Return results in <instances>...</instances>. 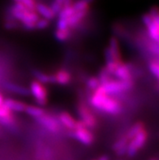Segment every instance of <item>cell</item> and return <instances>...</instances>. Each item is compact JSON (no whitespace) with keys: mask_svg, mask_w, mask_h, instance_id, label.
Returning a JSON list of instances; mask_svg holds the SVG:
<instances>
[{"mask_svg":"<svg viewBox=\"0 0 159 160\" xmlns=\"http://www.w3.org/2000/svg\"><path fill=\"white\" fill-rule=\"evenodd\" d=\"M73 138L81 143L86 145V146L91 145L94 141V136H93V132L87 128L75 129L73 131Z\"/></svg>","mask_w":159,"mask_h":160,"instance_id":"obj_9","label":"cell"},{"mask_svg":"<svg viewBox=\"0 0 159 160\" xmlns=\"http://www.w3.org/2000/svg\"><path fill=\"white\" fill-rule=\"evenodd\" d=\"M151 160H156V159H154V158H153V159H151Z\"/></svg>","mask_w":159,"mask_h":160,"instance_id":"obj_38","label":"cell"},{"mask_svg":"<svg viewBox=\"0 0 159 160\" xmlns=\"http://www.w3.org/2000/svg\"><path fill=\"white\" fill-rule=\"evenodd\" d=\"M37 120L41 125H42L46 129H47L51 132L55 133V132H58L60 129L59 122L55 118L53 117L52 116L45 114L42 117L37 119Z\"/></svg>","mask_w":159,"mask_h":160,"instance_id":"obj_8","label":"cell"},{"mask_svg":"<svg viewBox=\"0 0 159 160\" xmlns=\"http://www.w3.org/2000/svg\"><path fill=\"white\" fill-rule=\"evenodd\" d=\"M33 75L36 78V81L43 84V85L47 83H55L54 74H47V73H45L42 71L35 70L33 72Z\"/></svg>","mask_w":159,"mask_h":160,"instance_id":"obj_17","label":"cell"},{"mask_svg":"<svg viewBox=\"0 0 159 160\" xmlns=\"http://www.w3.org/2000/svg\"><path fill=\"white\" fill-rule=\"evenodd\" d=\"M86 85H87V87L89 88V89L94 91V90H96V89H97L100 85H101V84H100V81H99L97 77H89V79L87 80Z\"/></svg>","mask_w":159,"mask_h":160,"instance_id":"obj_27","label":"cell"},{"mask_svg":"<svg viewBox=\"0 0 159 160\" xmlns=\"http://www.w3.org/2000/svg\"><path fill=\"white\" fill-rule=\"evenodd\" d=\"M149 69L152 75L154 77H156L157 79L159 78V63L158 60L157 59H153V60L149 63Z\"/></svg>","mask_w":159,"mask_h":160,"instance_id":"obj_24","label":"cell"},{"mask_svg":"<svg viewBox=\"0 0 159 160\" xmlns=\"http://www.w3.org/2000/svg\"><path fill=\"white\" fill-rule=\"evenodd\" d=\"M111 75L110 73L107 72V69L105 68H103L101 69V71L99 72V75H98V80L100 81V84L101 85H104L105 83L108 82L110 80H111Z\"/></svg>","mask_w":159,"mask_h":160,"instance_id":"obj_26","label":"cell"},{"mask_svg":"<svg viewBox=\"0 0 159 160\" xmlns=\"http://www.w3.org/2000/svg\"><path fill=\"white\" fill-rule=\"evenodd\" d=\"M24 112H26L28 116H31V117L35 118L36 120L37 119H38V118L42 117L43 115L46 114V112H45V110L43 109V108L32 105H27Z\"/></svg>","mask_w":159,"mask_h":160,"instance_id":"obj_19","label":"cell"},{"mask_svg":"<svg viewBox=\"0 0 159 160\" xmlns=\"http://www.w3.org/2000/svg\"><path fill=\"white\" fill-rule=\"evenodd\" d=\"M54 36H55V38L59 42H65L70 37V31H69V29H67V30L57 29L55 33H54Z\"/></svg>","mask_w":159,"mask_h":160,"instance_id":"obj_25","label":"cell"},{"mask_svg":"<svg viewBox=\"0 0 159 160\" xmlns=\"http://www.w3.org/2000/svg\"><path fill=\"white\" fill-rule=\"evenodd\" d=\"M28 89L37 103L41 106L47 105L48 102V91L43 84L33 81L31 82L30 87Z\"/></svg>","mask_w":159,"mask_h":160,"instance_id":"obj_3","label":"cell"},{"mask_svg":"<svg viewBox=\"0 0 159 160\" xmlns=\"http://www.w3.org/2000/svg\"><path fill=\"white\" fill-rule=\"evenodd\" d=\"M132 65L123 62L116 68L113 76L119 81H132Z\"/></svg>","mask_w":159,"mask_h":160,"instance_id":"obj_7","label":"cell"},{"mask_svg":"<svg viewBox=\"0 0 159 160\" xmlns=\"http://www.w3.org/2000/svg\"><path fill=\"white\" fill-rule=\"evenodd\" d=\"M57 28H58V29H60V30H67V29H69L68 24H67V20L58 19V22H57Z\"/></svg>","mask_w":159,"mask_h":160,"instance_id":"obj_31","label":"cell"},{"mask_svg":"<svg viewBox=\"0 0 159 160\" xmlns=\"http://www.w3.org/2000/svg\"><path fill=\"white\" fill-rule=\"evenodd\" d=\"M74 8L72 7V4L70 6L63 7L62 8V10L58 13V19H64V20H67L70 16H72L75 13Z\"/></svg>","mask_w":159,"mask_h":160,"instance_id":"obj_23","label":"cell"},{"mask_svg":"<svg viewBox=\"0 0 159 160\" xmlns=\"http://www.w3.org/2000/svg\"><path fill=\"white\" fill-rule=\"evenodd\" d=\"M70 5H72V0H54V2L51 5V9L56 15L59 13L63 7L70 6Z\"/></svg>","mask_w":159,"mask_h":160,"instance_id":"obj_21","label":"cell"},{"mask_svg":"<svg viewBox=\"0 0 159 160\" xmlns=\"http://www.w3.org/2000/svg\"><path fill=\"white\" fill-rule=\"evenodd\" d=\"M50 24L49 20H46V19H39L36 22V28L37 29H44V28H47Z\"/></svg>","mask_w":159,"mask_h":160,"instance_id":"obj_30","label":"cell"},{"mask_svg":"<svg viewBox=\"0 0 159 160\" xmlns=\"http://www.w3.org/2000/svg\"><path fill=\"white\" fill-rule=\"evenodd\" d=\"M55 77V83L58 85H66L69 84L72 81V75L68 71L65 69H60L56 73H54Z\"/></svg>","mask_w":159,"mask_h":160,"instance_id":"obj_15","label":"cell"},{"mask_svg":"<svg viewBox=\"0 0 159 160\" xmlns=\"http://www.w3.org/2000/svg\"><path fill=\"white\" fill-rule=\"evenodd\" d=\"M148 139V132L146 129H143L141 132L136 135L134 138L128 142L127 144V154L130 157L135 156L145 144Z\"/></svg>","mask_w":159,"mask_h":160,"instance_id":"obj_4","label":"cell"},{"mask_svg":"<svg viewBox=\"0 0 159 160\" xmlns=\"http://www.w3.org/2000/svg\"><path fill=\"white\" fill-rule=\"evenodd\" d=\"M23 26L27 30H33L36 28V23H26L23 24Z\"/></svg>","mask_w":159,"mask_h":160,"instance_id":"obj_34","label":"cell"},{"mask_svg":"<svg viewBox=\"0 0 159 160\" xmlns=\"http://www.w3.org/2000/svg\"><path fill=\"white\" fill-rule=\"evenodd\" d=\"M4 87L7 91L16 93V94H19V95L27 96L30 93L28 88L24 87L23 85H18V84L13 83V82H7L4 84Z\"/></svg>","mask_w":159,"mask_h":160,"instance_id":"obj_12","label":"cell"},{"mask_svg":"<svg viewBox=\"0 0 159 160\" xmlns=\"http://www.w3.org/2000/svg\"><path fill=\"white\" fill-rule=\"evenodd\" d=\"M109 49V51H111V55L115 58V60L118 63H121L123 62L122 59H121V54H120V49H119V41L117 40L116 38H111L109 42V47H107Z\"/></svg>","mask_w":159,"mask_h":160,"instance_id":"obj_14","label":"cell"},{"mask_svg":"<svg viewBox=\"0 0 159 160\" xmlns=\"http://www.w3.org/2000/svg\"><path fill=\"white\" fill-rule=\"evenodd\" d=\"M15 2H20L23 4L24 7H26L28 10L35 11L36 8V2L34 0H14Z\"/></svg>","mask_w":159,"mask_h":160,"instance_id":"obj_28","label":"cell"},{"mask_svg":"<svg viewBox=\"0 0 159 160\" xmlns=\"http://www.w3.org/2000/svg\"><path fill=\"white\" fill-rule=\"evenodd\" d=\"M89 102L94 108L110 115H118L122 110L120 102L111 96L106 94L101 85L93 91Z\"/></svg>","mask_w":159,"mask_h":160,"instance_id":"obj_1","label":"cell"},{"mask_svg":"<svg viewBox=\"0 0 159 160\" xmlns=\"http://www.w3.org/2000/svg\"><path fill=\"white\" fill-rule=\"evenodd\" d=\"M128 142L129 141L126 138V137L123 136L114 143L113 150L116 152V154L118 156H123L124 154H127Z\"/></svg>","mask_w":159,"mask_h":160,"instance_id":"obj_13","label":"cell"},{"mask_svg":"<svg viewBox=\"0 0 159 160\" xmlns=\"http://www.w3.org/2000/svg\"><path fill=\"white\" fill-rule=\"evenodd\" d=\"M93 1L94 0H78L72 4V7L76 12L88 11L89 8V4L93 2Z\"/></svg>","mask_w":159,"mask_h":160,"instance_id":"obj_22","label":"cell"},{"mask_svg":"<svg viewBox=\"0 0 159 160\" xmlns=\"http://www.w3.org/2000/svg\"><path fill=\"white\" fill-rule=\"evenodd\" d=\"M143 129H145V124L141 121L137 122V123H135V124L132 126L131 128H129V130L127 131L126 135H124V136L126 137V138H127V140L130 141L132 140L136 135H137L140 132H141Z\"/></svg>","mask_w":159,"mask_h":160,"instance_id":"obj_18","label":"cell"},{"mask_svg":"<svg viewBox=\"0 0 159 160\" xmlns=\"http://www.w3.org/2000/svg\"><path fill=\"white\" fill-rule=\"evenodd\" d=\"M37 11V13L38 15L43 16V19H46L47 20H53L55 17L56 15L54 14L51 8L46 6L42 3H37L36 8H35V12Z\"/></svg>","mask_w":159,"mask_h":160,"instance_id":"obj_16","label":"cell"},{"mask_svg":"<svg viewBox=\"0 0 159 160\" xmlns=\"http://www.w3.org/2000/svg\"><path fill=\"white\" fill-rule=\"evenodd\" d=\"M152 20H153V18H152L151 16H150L149 13L143 15V16H142V21H143L145 27H147L148 25L152 22Z\"/></svg>","mask_w":159,"mask_h":160,"instance_id":"obj_33","label":"cell"},{"mask_svg":"<svg viewBox=\"0 0 159 160\" xmlns=\"http://www.w3.org/2000/svg\"><path fill=\"white\" fill-rule=\"evenodd\" d=\"M87 13H88V11L75 12L72 16H70V17L67 19V24H68L69 28L76 26L77 24H79V22L81 21V20L86 16Z\"/></svg>","mask_w":159,"mask_h":160,"instance_id":"obj_20","label":"cell"},{"mask_svg":"<svg viewBox=\"0 0 159 160\" xmlns=\"http://www.w3.org/2000/svg\"><path fill=\"white\" fill-rule=\"evenodd\" d=\"M3 102H4V98L2 96V94L0 93V106H2L3 104Z\"/></svg>","mask_w":159,"mask_h":160,"instance_id":"obj_37","label":"cell"},{"mask_svg":"<svg viewBox=\"0 0 159 160\" xmlns=\"http://www.w3.org/2000/svg\"><path fill=\"white\" fill-rule=\"evenodd\" d=\"M58 121L59 122V124L64 126L67 129L72 130V131L75 130L77 120H75L74 118L67 112H62L59 114Z\"/></svg>","mask_w":159,"mask_h":160,"instance_id":"obj_11","label":"cell"},{"mask_svg":"<svg viewBox=\"0 0 159 160\" xmlns=\"http://www.w3.org/2000/svg\"><path fill=\"white\" fill-rule=\"evenodd\" d=\"M148 49L153 55H158V43L157 42L150 40L149 43L148 44Z\"/></svg>","mask_w":159,"mask_h":160,"instance_id":"obj_29","label":"cell"},{"mask_svg":"<svg viewBox=\"0 0 159 160\" xmlns=\"http://www.w3.org/2000/svg\"><path fill=\"white\" fill-rule=\"evenodd\" d=\"M77 112L81 118L80 120L83 122V124L86 126L87 128H93L97 126V118L87 106L85 104H80Z\"/></svg>","mask_w":159,"mask_h":160,"instance_id":"obj_6","label":"cell"},{"mask_svg":"<svg viewBox=\"0 0 159 160\" xmlns=\"http://www.w3.org/2000/svg\"><path fill=\"white\" fill-rule=\"evenodd\" d=\"M153 18L152 22L148 25L147 28L148 35L149 39L153 42L158 43L159 42V14L157 8L154 7L151 9L149 13Z\"/></svg>","mask_w":159,"mask_h":160,"instance_id":"obj_5","label":"cell"},{"mask_svg":"<svg viewBox=\"0 0 159 160\" xmlns=\"http://www.w3.org/2000/svg\"><path fill=\"white\" fill-rule=\"evenodd\" d=\"M103 91L108 96L116 95L132 89L133 86L132 81H119V80H110L104 85H101Z\"/></svg>","mask_w":159,"mask_h":160,"instance_id":"obj_2","label":"cell"},{"mask_svg":"<svg viewBox=\"0 0 159 160\" xmlns=\"http://www.w3.org/2000/svg\"><path fill=\"white\" fill-rule=\"evenodd\" d=\"M2 105L7 109L9 110L11 112H23L25 111V108L27 107L26 104L24 103L23 102L13 99V98H7V99H4Z\"/></svg>","mask_w":159,"mask_h":160,"instance_id":"obj_10","label":"cell"},{"mask_svg":"<svg viewBox=\"0 0 159 160\" xmlns=\"http://www.w3.org/2000/svg\"><path fill=\"white\" fill-rule=\"evenodd\" d=\"M17 27V24L15 23L14 21H10V20H8L5 23V28H8V29H11V28H15Z\"/></svg>","mask_w":159,"mask_h":160,"instance_id":"obj_35","label":"cell"},{"mask_svg":"<svg viewBox=\"0 0 159 160\" xmlns=\"http://www.w3.org/2000/svg\"><path fill=\"white\" fill-rule=\"evenodd\" d=\"M97 160H110V158L107 155H102V156L99 157Z\"/></svg>","mask_w":159,"mask_h":160,"instance_id":"obj_36","label":"cell"},{"mask_svg":"<svg viewBox=\"0 0 159 160\" xmlns=\"http://www.w3.org/2000/svg\"><path fill=\"white\" fill-rule=\"evenodd\" d=\"M11 115H12V112L7 109L3 105L0 106V119L7 117L8 116H11Z\"/></svg>","mask_w":159,"mask_h":160,"instance_id":"obj_32","label":"cell"}]
</instances>
